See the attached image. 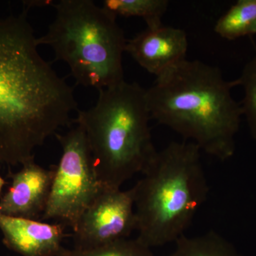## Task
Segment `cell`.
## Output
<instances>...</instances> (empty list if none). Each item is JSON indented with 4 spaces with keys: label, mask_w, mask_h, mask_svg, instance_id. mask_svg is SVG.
Listing matches in <instances>:
<instances>
[{
    "label": "cell",
    "mask_w": 256,
    "mask_h": 256,
    "mask_svg": "<svg viewBox=\"0 0 256 256\" xmlns=\"http://www.w3.org/2000/svg\"><path fill=\"white\" fill-rule=\"evenodd\" d=\"M26 9L0 18V162L34 160V152L72 122L74 88L38 50Z\"/></svg>",
    "instance_id": "1"
},
{
    "label": "cell",
    "mask_w": 256,
    "mask_h": 256,
    "mask_svg": "<svg viewBox=\"0 0 256 256\" xmlns=\"http://www.w3.org/2000/svg\"><path fill=\"white\" fill-rule=\"evenodd\" d=\"M234 87V80H226L217 67L185 60L146 89L151 118L208 156L226 161L235 153L242 116L240 104L232 97Z\"/></svg>",
    "instance_id": "2"
},
{
    "label": "cell",
    "mask_w": 256,
    "mask_h": 256,
    "mask_svg": "<svg viewBox=\"0 0 256 256\" xmlns=\"http://www.w3.org/2000/svg\"><path fill=\"white\" fill-rule=\"evenodd\" d=\"M201 150L188 141L156 151L133 186L137 240L152 248L175 242L184 235L204 204L210 185Z\"/></svg>",
    "instance_id": "3"
},
{
    "label": "cell",
    "mask_w": 256,
    "mask_h": 256,
    "mask_svg": "<svg viewBox=\"0 0 256 256\" xmlns=\"http://www.w3.org/2000/svg\"><path fill=\"white\" fill-rule=\"evenodd\" d=\"M96 105L78 110L73 122L82 126L102 186L120 188L141 173L156 154L146 89L126 80L98 90Z\"/></svg>",
    "instance_id": "4"
},
{
    "label": "cell",
    "mask_w": 256,
    "mask_h": 256,
    "mask_svg": "<svg viewBox=\"0 0 256 256\" xmlns=\"http://www.w3.org/2000/svg\"><path fill=\"white\" fill-rule=\"evenodd\" d=\"M56 18L38 45L68 64L77 85L101 89L124 82L122 54L127 40L116 16L92 0L52 4Z\"/></svg>",
    "instance_id": "5"
},
{
    "label": "cell",
    "mask_w": 256,
    "mask_h": 256,
    "mask_svg": "<svg viewBox=\"0 0 256 256\" xmlns=\"http://www.w3.org/2000/svg\"><path fill=\"white\" fill-rule=\"evenodd\" d=\"M55 136L62 146V156L54 168L50 198L41 218L56 220L74 230L104 186L96 174L82 126L77 124L65 134Z\"/></svg>",
    "instance_id": "6"
},
{
    "label": "cell",
    "mask_w": 256,
    "mask_h": 256,
    "mask_svg": "<svg viewBox=\"0 0 256 256\" xmlns=\"http://www.w3.org/2000/svg\"><path fill=\"white\" fill-rule=\"evenodd\" d=\"M136 230L133 188L104 186L88 207L73 230L76 248H92L129 238Z\"/></svg>",
    "instance_id": "7"
},
{
    "label": "cell",
    "mask_w": 256,
    "mask_h": 256,
    "mask_svg": "<svg viewBox=\"0 0 256 256\" xmlns=\"http://www.w3.org/2000/svg\"><path fill=\"white\" fill-rule=\"evenodd\" d=\"M188 46L186 32L162 24L146 28L127 40L126 52L148 73L158 77L186 60Z\"/></svg>",
    "instance_id": "8"
},
{
    "label": "cell",
    "mask_w": 256,
    "mask_h": 256,
    "mask_svg": "<svg viewBox=\"0 0 256 256\" xmlns=\"http://www.w3.org/2000/svg\"><path fill=\"white\" fill-rule=\"evenodd\" d=\"M22 166L18 172L10 173L12 184L0 198V214L38 220L46 210L54 168L45 169L37 164L34 160Z\"/></svg>",
    "instance_id": "9"
},
{
    "label": "cell",
    "mask_w": 256,
    "mask_h": 256,
    "mask_svg": "<svg viewBox=\"0 0 256 256\" xmlns=\"http://www.w3.org/2000/svg\"><path fill=\"white\" fill-rule=\"evenodd\" d=\"M65 226L0 214L3 242L22 256H56L66 236Z\"/></svg>",
    "instance_id": "10"
},
{
    "label": "cell",
    "mask_w": 256,
    "mask_h": 256,
    "mask_svg": "<svg viewBox=\"0 0 256 256\" xmlns=\"http://www.w3.org/2000/svg\"><path fill=\"white\" fill-rule=\"evenodd\" d=\"M214 31L230 41L256 34V0L237 1L218 18Z\"/></svg>",
    "instance_id": "11"
},
{
    "label": "cell",
    "mask_w": 256,
    "mask_h": 256,
    "mask_svg": "<svg viewBox=\"0 0 256 256\" xmlns=\"http://www.w3.org/2000/svg\"><path fill=\"white\" fill-rule=\"evenodd\" d=\"M166 256H244L235 246L214 230L197 236L186 234L175 242V248Z\"/></svg>",
    "instance_id": "12"
},
{
    "label": "cell",
    "mask_w": 256,
    "mask_h": 256,
    "mask_svg": "<svg viewBox=\"0 0 256 256\" xmlns=\"http://www.w3.org/2000/svg\"><path fill=\"white\" fill-rule=\"evenodd\" d=\"M168 0H106L104 8L117 18H142L146 28L163 24L162 18L169 6Z\"/></svg>",
    "instance_id": "13"
},
{
    "label": "cell",
    "mask_w": 256,
    "mask_h": 256,
    "mask_svg": "<svg viewBox=\"0 0 256 256\" xmlns=\"http://www.w3.org/2000/svg\"><path fill=\"white\" fill-rule=\"evenodd\" d=\"M56 256H156L137 239L122 238L92 248L62 247Z\"/></svg>",
    "instance_id": "14"
},
{
    "label": "cell",
    "mask_w": 256,
    "mask_h": 256,
    "mask_svg": "<svg viewBox=\"0 0 256 256\" xmlns=\"http://www.w3.org/2000/svg\"><path fill=\"white\" fill-rule=\"evenodd\" d=\"M234 82L235 86H240L244 88L240 104L242 116L246 119L250 136L256 141V55L246 64L240 76Z\"/></svg>",
    "instance_id": "15"
},
{
    "label": "cell",
    "mask_w": 256,
    "mask_h": 256,
    "mask_svg": "<svg viewBox=\"0 0 256 256\" xmlns=\"http://www.w3.org/2000/svg\"><path fill=\"white\" fill-rule=\"evenodd\" d=\"M5 184H6L5 180L0 176V194H1L2 191V188H4Z\"/></svg>",
    "instance_id": "16"
}]
</instances>
